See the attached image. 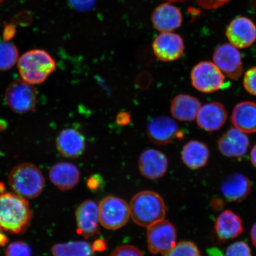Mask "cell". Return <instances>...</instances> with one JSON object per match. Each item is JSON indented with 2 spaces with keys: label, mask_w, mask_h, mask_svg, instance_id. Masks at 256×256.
Segmentation results:
<instances>
[{
  "label": "cell",
  "mask_w": 256,
  "mask_h": 256,
  "mask_svg": "<svg viewBox=\"0 0 256 256\" xmlns=\"http://www.w3.org/2000/svg\"><path fill=\"white\" fill-rule=\"evenodd\" d=\"M146 236L149 251L163 256L176 244L177 232L174 226L164 219L148 226Z\"/></svg>",
  "instance_id": "obj_6"
},
{
  "label": "cell",
  "mask_w": 256,
  "mask_h": 256,
  "mask_svg": "<svg viewBox=\"0 0 256 256\" xmlns=\"http://www.w3.org/2000/svg\"><path fill=\"white\" fill-rule=\"evenodd\" d=\"M250 159L252 164L256 168V144L252 150Z\"/></svg>",
  "instance_id": "obj_40"
},
{
  "label": "cell",
  "mask_w": 256,
  "mask_h": 256,
  "mask_svg": "<svg viewBox=\"0 0 256 256\" xmlns=\"http://www.w3.org/2000/svg\"><path fill=\"white\" fill-rule=\"evenodd\" d=\"M10 187L14 193L26 200L40 196L43 191L46 179L40 170L32 163L16 166L8 174Z\"/></svg>",
  "instance_id": "obj_2"
},
{
  "label": "cell",
  "mask_w": 256,
  "mask_h": 256,
  "mask_svg": "<svg viewBox=\"0 0 256 256\" xmlns=\"http://www.w3.org/2000/svg\"><path fill=\"white\" fill-rule=\"evenodd\" d=\"M163 256H202L193 242L184 241L176 244L170 250Z\"/></svg>",
  "instance_id": "obj_27"
},
{
  "label": "cell",
  "mask_w": 256,
  "mask_h": 256,
  "mask_svg": "<svg viewBox=\"0 0 256 256\" xmlns=\"http://www.w3.org/2000/svg\"><path fill=\"white\" fill-rule=\"evenodd\" d=\"M251 188V181L247 176L235 174L228 176L223 182L220 191L227 200L238 202L248 196Z\"/></svg>",
  "instance_id": "obj_20"
},
{
  "label": "cell",
  "mask_w": 256,
  "mask_h": 256,
  "mask_svg": "<svg viewBox=\"0 0 256 256\" xmlns=\"http://www.w3.org/2000/svg\"><path fill=\"white\" fill-rule=\"evenodd\" d=\"M181 12L176 6L164 3L158 6L153 12L152 22L156 30L162 32H171L182 24Z\"/></svg>",
  "instance_id": "obj_19"
},
{
  "label": "cell",
  "mask_w": 256,
  "mask_h": 256,
  "mask_svg": "<svg viewBox=\"0 0 256 256\" xmlns=\"http://www.w3.org/2000/svg\"><path fill=\"white\" fill-rule=\"evenodd\" d=\"M56 146L60 154L65 158H78L84 152L85 138L78 130L68 128L63 130L58 136Z\"/></svg>",
  "instance_id": "obj_18"
},
{
  "label": "cell",
  "mask_w": 256,
  "mask_h": 256,
  "mask_svg": "<svg viewBox=\"0 0 256 256\" xmlns=\"http://www.w3.org/2000/svg\"><path fill=\"white\" fill-rule=\"evenodd\" d=\"M76 218L80 234L86 238L94 236L98 231L100 222L98 204L90 200L83 202L76 210Z\"/></svg>",
  "instance_id": "obj_14"
},
{
  "label": "cell",
  "mask_w": 256,
  "mask_h": 256,
  "mask_svg": "<svg viewBox=\"0 0 256 256\" xmlns=\"http://www.w3.org/2000/svg\"><path fill=\"white\" fill-rule=\"evenodd\" d=\"M5 256H32V251L27 243L15 242L8 245L6 249Z\"/></svg>",
  "instance_id": "obj_28"
},
{
  "label": "cell",
  "mask_w": 256,
  "mask_h": 256,
  "mask_svg": "<svg viewBox=\"0 0 256 256\" xmlns=\"http://www.w3.org/2000/svg\"><path fill=\"white\" fill-rule=\"evenodd\" d=\"M214 64L220 71L232 79H238L242 72L241 54L232 44H225L217 48L214 53Z\"/></svg>",
  "instance_id": "obj_10"
},
{
  "label": "cell",
  "mask_w": 256,
  "mask_h": 256,
  "mask_svg": "<svg viewBox=\"0 0 256 256\" xmlns=\"http://www.w3.org/2000/svg\"><path fill=\"white\" fill-rule=\"evenodd\" d=\"M94 252L104 251L106 248V243L104 240H98L92 245Z\"/></svg>",
  "instance_id": "obj_37"
},
{
  "label": "cell",
  "mask_w": 256,
  "mask_h": 256,
  "mask_svg": "<svg viewBox=\"0 0 256 256\" xmlns=\"http://www.w3.org/2000/svg\"><path fill=\"white\" fill-rule=\"evenodd\" d=\"M240 217L231 210H226L218 216L215 223L216 234L222 241L238 238L243 232Z\"/></svg>",
  "instance_id": "obj_21"
},
{
  "label": "cell",
  "mask_w": 256,
  "mask_h": 256,
  "mask_svg": "<svg viewBox=\"0 0 256 256\" xmlns=\"http://www.w3.org/2000/svg\"><path fill=\"white\" fill-rule=\"evenodd\" d=\"M250 238L252 244L256 248V222L252 226L251 229Z\"/></svg>",
  "instance_id": "obj_39"
},
{
  "label": "cell",
  "mask_w": 256,
  "mask_h": 256,
  "mask_svg": "<svg viewBox=\"0 0 256 256\" xmlns=\"http://www.w3.org/2000/svg\"><path fill=\"white\" fill-rule=\"evenodd\" d=\"M192 84L198 91L213 92L222 88L225 76L215 64L203 62L194 67L190 75Z\"/></svg>",
  "instance_id": "obj_7"
},
{
  "label": "cell",
  "mask_w": 256,
  "mask_h": 256,
  "mask_svg": "<svg viewBox=\"0 0 256 256\" xmlns=\"http://www.w3.org/2000/svg\"><path fill=\"white\" fill-rule=\"evenodd\" d=\"M138 168L144 178L156 180L163 177L167 172L168 160L164 154L158 150H146L140 156Z\"/></svg>",
  "instance_id": "obj_13"
},
{
  "label": "cell",
  "mask_w": 256,
  "mask_h": 256,
  "mask_svg": "<svg viewBox=\"0 0 256 256\" xmlns=\"http://www.w3.org/2000/svg\"><path fill=\"white\" fill-rule=\"evenodd\" d=\"M15 34V28L14 26L12 25H8L5 28L4 32V40H7L11 38L12 36H14Z\"/></svg>",
  "instance_id": "obj_36"
},
{
  "label": "cell",
  "mask_w": 256,
  "mask_h": 256,
  "mask_svg": "<svg viewBox=\"0 0 256 256\" xmlns=\"http://www.w3.org/2000/svg\"><path fill=\"white\" fill-rule=\"evenodd\" d=\"M232 122L236 129L244 133L256 132V104L243 102L234 108Z\"/></svg>",
  "instance_id": "obj_23"
},
{
  "label": "cell",
  "mask_w": 256,
  "mask_h": 256,
  "mask_svg": "<svg viewBox=\"0 0 256 256\" xmlns=\"http://www.w3.org/2000/svg\"><path fill=\"white\" fill-rule=\"evenodd\" d=\"M244 86L249 94L256 96V66L252 67L246 72Z\"/></svg>",
  "instance_id": "obj_30"
},
{
  "label": "cell",
  "mask_w": 256,
  "mask_h": 256,
  "mask_svg": "<svg viewBox=\"0 0 256 256\" xmlns=\"http://www.w3.org/2000/svg\"><path fill=\"white\" fill-rule=\"evenodd\" d=\"M88 187L92 192H98L104 188V181L100 174H94L90 176L87 182Z\"/></svg>",
  "instance_id": "obj_32"
},
{
  "label": "cell",
  "mask_w": 256,
  "mask_h": 256,
  "mask_svg": "<svg viewBox=\"0 0 256 256\" xmlns=\"http://www.w3.org/2000/svg\"><path fill=\"white\" fill-rule=\"evenodd\" d=\"M32 210L27 200L12 193L0 194V229L20 234L30 227Z\"/></svg>",
  "instance_id": "obj_1"
},
{
  "label": "cell",
  "mask_w": 256,
  "mask_h": 256,
  "mask_svg": "<svg viewBox=\"0 0 256 256\" xmlns=\"http://www.w3.org/2000/svg\"><path fill=\"white\" fill-rule=\"evenodd\" d=\"M1 229H0V247H4L8 242V236L3 233Z\"/></svg>",
  "instance_id": "obj_38"
},
{
  "label": "cell",
  "mask_w": 256,
  "mask_h": 256,
  "mask_svg": "<svg viewBox=\"0 0 256 256\" xmlns=\"http://www.w3.org/2000/svg\"><path fill=\"white\" fill-rule=\"evenodd\" d=\"M99 220L104 228L116 230L122 228L130 217V204L114 196L104 198L98 206Z\"/></svg>",
  "instance_id": "obj_5"
},
{
  "label": "cell",
  "mask_w": 256,
  "mask_h": 256,
  "mask_svg": "<svg viewBox=\"0 0 256 256\" xmlns=\"http://www.w3.org/2000/svg\"><path fill=\"white\" fill-rule=\"evenodd\" d=\"M94 252L91 244L83 241L58 243L51 249L54 256H92Z\"/></svg>",
  "instance_id": "obj_25"
},
{
  "label": "cell",
  "mask_w": 256,
  "mask_h": 256,
  "mask_svg": "<svg viewBox=\"0 0 256 256\" xmlns=\"http://www.w3.org/2000/svg\"><path fill=\"white\" fill-rule=\"evenodd\" d=\"M110 256H144L142 252L134 246L124 245L115 248Z\"/></svg>",
  "instance_id": "obj_31"
},
{
  "label": "cell",
  "mask_w": 256,
  "mask_h": 256,
  "mask_svg": "<svg viewBox=\"0 0 256 256\" xmlns=\"http://www.w3.org/2000/svg\"><path fill=\"white\" fill-rule=\"evenodd\" d=\"M2 1V0H0V2H1Z\"/></svg>",
  "instance_id": "obj_41"
},
{
  "label": "cell",
  "mask_w": 256,
  "mask_h": 256,
  "mask_svg": "<svg viewBox=\"0 0 256 256\" xmlns=\"http://www.w3.org/2000/svg\"><path fill=\"white\" fill-rule=\"evenodd\" d=\"M226 36L234 46L241 49L248 48L256 40V26L247 18H238L227 28Z\"/></svg>",
  "instance_id": "obj_12"
},
{
  "label": "cell",
  "mask_w": 256,
  "mask_h": 256,
  "mask_svg": "<svg viewBox=\"0 0 256 256\" xmlns=\"http://www.w3.org/2000/svg\"><path fill=\"white\" fill-rule=\"evenodd\" d=\"M72 7L78 10L86 11L92 8L95 0H68Z\"/></svg>",
  "instance_id": "obj_34"
},
{
  "label": "cell",
  "mask_w": 256,
  "mask_h": 256,
  "mask_svg": "<svg viewBox=\"0 0 256 256\" xmlns=\"http://www.w3.org/2000/svg\"><path fill=\"white\" fill-rule=\"evenodd\" d=\"M226 256H252L251 248L244 242H236L226 248Z\"/></svg>",
  "instance_id": "obj_29"
},
{
  "label": "cell",
  "mask_w": 256,
  "mask_h": 256,
  "mask_svg": "<svg viewBox=\"0 0 256 256\" xmlns=\"http://www.w3.org/2000/svg\"><path fill=\"white\" fill-rule=\"evenodd\" d=\"M131 120L130 115L126 112H122L118 114L116 118L117 123L120 126H126L130 123Z\"/></svg>",
  "instance_id": "obj_35"
},
{
  "label": "cell",
  "mask_w": 256,
  "mask_h": 256,
  "mask_svg": "<svg viewBox=\"0 0 256 256\" xmlns=\"http://www.w3.org/2000/svg\"><path fill=\"white\" fill-rule=\"evenodd\" d=\"M200 8L206 9H216L226 4L230 0H196Z\"/></svg>",
  "instance_id": "obj_33"
},
{
  "label": "cell",
  "mask_w": 256,
  "mask_h": 256,
  "mask_svg": "<svg viewBox=\"0 0 256 256\" xmlns=\"http://www.w3.org/2000/svg\"><path fill=\"white\" fill-rule=\"evenodd\" d=\"M181 155L182 161L188 168L197 170L206 165L210 151L206 144L198 140H191L184 146Z\"/></svg>",
  "instance_id": "obj_24"
},
{
  "label": "cell",
  "mask_w": 256,
  "mask_h": 256,
  "mask_svg": "<svg viewBox=\"0 0 256 256\" xmlns=\"http://www.w3.org/2000/svg\"><path fill=\"white\" fill-rule=\"evenodd\" d=\"M130 208L134 222L146 228L164 220L166 214L164 200L152 191H142L136 194L130 201Z\"/></svg>",
  "instance_id": "obj_3"
},
{
  "label": "cell",
  "mask_w": 256,
  "mask_h": 256,
  "mask_svg": "<svg viewBox=\"0 0 256 256\" xmlns=\"http://www.w3.org/2000/svg\"><path fill=\"white\" fill-rule=\"evenodd\" d=\"M218 149L227 158H242L247 153L250 146L248 138L242 131L232 128L220 138Z\"/></svg>",
  "instance_id": "obj_15"
},
{
  "label": "cell",
  "mask_w": 256,
  "mask_h": 256,
  "mask_svg": "<svg viewBox=\"0 0 256 256\" xmlns=\"http://www.w3.org/2000/svg\"><path fill=\"white\" fill-rule=\"evenodd\" d=\"M152 49L160 60L170 62L177 60L182 56L184 46L183 40L178 34L162 32L154 40Z\"/></svg>",
  "instance_id": "obj_11"
},
{
  "label": "cell",
  "mask_w": 256,
  "mask_h": 256,
  "mask_svg": "<svg viewBox=\"0 0 256 256\" xmlns=\"http://www.w3.org/2000/svg\"><path fill=\"white\" fill-rule=\"evenodd\" d=\"M18 51L14 44L0 40V71L11 69L17 62Z\"/></svg>",
  "instance_id": "obj_26"
},
{
  "label": "cell",
  "mask_w": 256,
  "mask_h": 256,
  "mask_svg": "<svg viewBox=\"0 0 256 256\" xmlns=\"http://www.w3.org/2000/svg\"><path fill=\"white\" fill-rule=\"evenodd\" d=\"M200 108V102L197 98L190 95L179 94L172 100L170 112L175 119L190 122L196 119Z\"/></svg>",
  "instance_id": "obj_22"
},
{
  "label": "cell",
  "mask_w": 256,
  "mask_h": 256,
  "mask_svg": "<svg viewBox=\"0 0 256 256\" xmlns=\"http://www.w3.org/2000/svg\"><path fill=\"white\" fill-rule=\"evenodd\" d=\"M147 136L151 142L158 146H164L176 140L184 138V133L170 118L159 116L152 118L147 126Z\"/></svg>",
  "instance_id": "obj_9"
},
{
  "label": "cell",
  "mask_w": 256,
  "mask_h": 256,
  "mask_svg": "<svg viewBox=\"0 0 256 256\" xmlns=\"http://www.w3.org/2000/svg\"><path fill=\"white\" fill-rule=\"evenodd\" d=\"M227 119V112L219 102H213L201 107L196 120L198 126L204 130L213 132L220 129Z\"/></svg>",
  "instance_id": "obj_17"
},
{
  "label": "cell",
  "mask_w": 256,
  "mask_h": 256,
  "mask_svg": "<svg viewBox=\"0 0 256 256\" xmlns=\"http://www.w3.org/2000/svg\"><path fill=\"white\" fill-rule=\"evenodd\" d=\"M34 85L22 80H16L8 86L5 98L12 110L18 114H24L36 106L37 92Z\"/></svg>",
  "instance_id": "obj_8"
},
{
  "label": "cell",
  "mask_w": 256,
  "mask_h": 256,
  "mask_svg": "<svg viewBox=\"0 0 256 256\" xmlns=\"http://www.w3.org/2000/svg\"><path fill=\"white\" fill-rule=\"evenodd\" d=\"M18 66L22 80L32 85L40 84L56 69L55 60L46 50L28 51L18 60Z\"/></svg>",
  "instance_id": "obj_4"
},
{
  "label": "cell",
  "mask_w": 256,
  "mask_h": 256,
  "mask_svg": "<svg viewBox=\"0 0 256 256\" xmlns=\"http://www.w3.org/2000/svg\"><path fill=\"white\" fill-rule=\"evenodd\" d=\"M49 177L52 184L58 190H72L78 184L80 172L78 167L71 162H59L50 168Z\"/></svg>",
  "instance_id": "obj_16"
}]
</instances>
